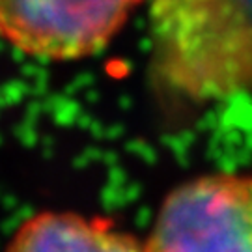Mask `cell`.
Wrapping results in <instances>:
<instances>
[{"instance_id": "1", "label": "cell", "mask_w": 252, "mask_h": 252, "mask_svg": "<svg viewBox=\"0 0 252 252\" xmlns=\"http://www.w3.org/2000/svg\"><path fill=\"white\" fill-rule=\"evenodd\" d=\"M153 67L189 97L252 88V19L243 0H150Z\"/></svg>"}, {"instance_id": "4", "label": "cell", "mask_w": 252, "mask_h": 252, "mask_svg": "<svg viewBox=\"0 0 252 252\" xmlns=\"http://www.w3.org/2000/svg\"><path fill=\"white\" fill-rule=\"evenodd\" d=\"M6 252H146V247L101 219L47 211L25 220Z\"/></svg>"}, {"instance_id": "2", "label": "cell", "mask_w": 252, "mask_h": 252, "mask_svg": "<svg viewBox=\"0 0 252 252\" xmlns=\"http://www.w3.org/2000/svg\"><path fill=\"white\" fill-rule=\"evenodd\" d=\"M146 252H252V176H206L162 202Z\"/></svg>"}, {"instance_id": "3", "label": "cell", "mask_w": 252, "mask_h": 252, "mask_svg": "<svg viewBox=\"0 0 252 252\" xmlns=\"http://www.w3.org/2000/svg\"><path fill=\"white\" fill-rule=\"evenodd\" d=\"M142 0H0V37L19 53L69 62L99 53Z\"/></svg>"}]
</instances>
